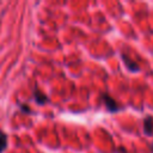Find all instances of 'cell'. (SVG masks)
Masks as SVG:
<instances>
[{"label":"cell","mask_w":153,"mask_h":153,"mask_svg":"<svg viewBox=\"0 0 153 153\" xmlns=\"http://www.w3.org/2000/svg\"><path fill=\"white\" fill-rule=\"evenodd\" d=\"M102 99H103L104 105H105V108L108 109V111H110V112H117V111L122 110V106H121V105L115 100V98H112L110 94L103 93V94H102Z\"/></svg>","instance_id":"cell-1"},{"label":"cell","mask_w":153,"mask_h":153,"mask_svg":"<svg viewBox=\"0 0 153 153\" xmlns=\"http://www.w3.org/2000/svg\"><path fill=\"white\" fill-rule=\"evenodd\" d=\"M121 57H122V60H123V62H124V66L127 67V69L128 71H130V72H135V73H137L139 71H140V67H139V65L134 61V60H131L127 54H121Z\"/></svg>","instance_id":"cell-2"},{"label":"cell","mask_w":153,"mask_h":153,"mask_svg":"<svg viewBox=\"0 0 153 153\" xmlns=\"http://www.w3.org/2000/svg\"><path fill=\"white\" fill-rule=\"evenodd\" d=\"M143 131L148 136L153 134V117L152 116H146L143 118Z\"/></svg>","instance_id":"cell-3"},{"label":"cell","mask_w":153,"mask_h":153,"mask_svg":"<svg viewBox=\"0 0 153 153\" xmlns=\"http://www.w3.org/2000/svg\"><path fill=\"white\" fill-rule=\"evenodd\" d=\"M33 98H35L36 103H38V104H41V105L48 102V97H47L39 88H37V87H35V90H33Z\"/></svg>","instance_id":"cell-4"},{"label":"cell","mask_w":153,"mask_h":153,"mask_svg":"<svg viewBox=\"0 0 153 153\" xmlns=\"http://www.w3.org/2000/svg\"><path fill=\"white\" fill-rule=\"evenodd\" d=\"M7 146V135L2 131H0V153H2L5 151Z\"/></svg>","instance_id":"cell-5"},{"label":"cell","mask_w":153,"mask_h":153,"mask_svg":"<svg viewBox=\"0 0 153 153\" xmlns=\"http://www.w3.org/2000/svg\"><path fill=\"white\" fill-rule=\"evenodd\" d=\"M115 153H127V149L124 147H117L115 148Z\"/></svg>","instance_id":"cell-6"},{"label":"cell","mask_w":153,"mask_h":153,"mask_svg":"<svg viewBox=\"0 0 153 153\" xmlns=\"http://www.w3.org/2000/svg\"><path fill=\"white\" fill-rule=\"evenodd\" d=\"M149 148H151V152L153 153V143H151V145H149Z\"/></svg>","instance_id":"cell-7"}]
</instances>
